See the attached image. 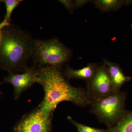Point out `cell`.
<instances>
[{"label":"cell","mask_w":132,"mask_h":132,"mask_svg":"<svg viewBox=\"0 0 132 132\" xmlns=\"http://www.w3.org/2000/svg\"><path fill=\"white\" fill-rule=\"evenodd\" d=\"M93 2L95 7L102 12H109L117 10L125 2L117 0H97Z\"/></svg>","instance_id":"obj_11"},{"label":"cell","mask_w":132,"mask_h":132,"mask_svg":"<svg viewBox=\"0 0 132 132\" xmlns=\"http://www.w3.org/2000/svg\"><path fill=\"white\" fill-rule=\"evenodd\" d=\"M22 1V0H2V2L5 3L6 7L5 19L10 23L11 21V15L13 11Z\"/></svg>","instance_id":"obj_13"},{"label":"cell","mask_w":132,"mask_h":132,"mask_svg":"<svg viewBox=\"0 0 132 132\" xmlns=\"http://www.w3.org/2000/svg\"><path fill=\"white\" fill-rule=\"evenodd\" d=\"M53 114L40 112L37 108L22 117L14 132H51Z\"/></svg>","instance_id":"obj_5"},{"label":"cell","mask_w":132,"mask_h":132,"mask_svg":"<svg viewBox=\"0 0 132 132\" xmlns=\"http://www.w3.org/2000/svg\"><path fill=\"white\" fill-rule=\"evenodd\" d=\"M126 95L124 92L113 93L92 102L91 111L100 121L109 128L115 125L126 112Z\"/></svg>","instance_id":"obj_4"},{"label":"cell","mask_w":132,"mask_h":132,"mask_svg":"<svg viewBox=\"0 0 132 132\" xmlns=\"http://www.w3.org/2000/svg\"><path fill=\"white\" fill-rule=\"evenodd\" d=\"M2 0H0V3H2Z\"/></svg>","instance_id":"obj_18"},{"label":"cell","mask_w":132,"mask_h":132,"mask_svg":"<svg viewBox=\"0 0 132 132\" xmlns=\"http://www.w3.org/2000/svg\"><path fill=\"white\" fill-rule=\"evenodd\" d=\"M68 120L76 127L78 132H108L107 130L91 127L78 123L71 116L67 117Z\"/></svg>","instance_id":"obj_12"},{"label":"cell","mask_w":132,"mask_h":132,"mask_svg":"<svg viewBox=\"0 0 132 132\" xmlns=\"http://www.w3.org/2000/svg\"><path fill=\"white\" fill-rule=\"evenodd\" d=\"M34 40L29 33L10 24L2 31L0 69L9 73L24 72L29 67Z\"/></svg>","instance_id":"obj_2"},{"label":"cell","mask_w":132,"mask_h":132,"mask_svg":"<svg viewBox=\"0 0 132 132\" xmlns=\"http://www.w3.org/2000/svg\"><path fill=\"white\" fill-rule=\"evenodd\" d=\"M99 65L96 63L89 64L82 68L75 69L67 67L63 72L68 79H78L89 81L94 75Z\"/></svg>","instance_id":"obj_9"},{"label":"cell","mask_w":132,"mask_h":132,"mask_svg":"<svg viewBox=\"0 0 132 132\" xmlns=\"http://www.w3.org/2000/svg\"><path fill=\"white\" fill-rule=\"evenodd\" d=\"M108 132H132V111H126L123 116Z\"/></svg>","instance_id":"obj_10"},{"label":"cell","mask_w":132,"mask_h":132,"mask_svg":"<svg viewBox=\"0 0 132 132\" xmlns=\"http://www.w3.org/2000/svg\"><path fill=\"white\" fill-rule=\"evenodd\" d=\"M59 2L64 5V6L71 13L73 12L74 9H75L73 1H59Z\"/></svg>","instance_id":"obj_14"},{"label":"cell","mask_w":132,"mask_h":132,"mask_svg":"<svg viewBox=\"0 0 132 132\" xmlns=\"http://www.w3.org/2000/svg\"><path fill=\"white\" fill-rule=\"evenodd\" d=\"M36 67L35 66L29 67L25 72L20 73H9L2 83L11 84L14 89L15 100H18L25 91L38 83L36 77Z\"/></svg>","instance_id":"obj_7"},{"label":"cell","mask_w":132,"mask_h":132,"mask_svg":"<svg viewBox=\"0 0 132 132\" xmlns=\"http://www.w3.org/2000/svg\"><path fill=\"white\" fill-rule=\"evenodd\" d=\"M87 1H74V5L75 8L80 7L83 5H85L86 3L88 2Z\"/></svg>","instance_id":"obj_16"},{"label":"cell","mask_w":132,"mask_h":132,"mask_svg":"<svg viewBox=\"0 0 132 132\" xmlns=\"http://www.w3.org/2000/svg\"><path fill=\"white\" fill-rule=\"evenodd\" d=\"M86 89L91 103L114 93L110 76L104 64L98 66L94 75L87 81Z\"/></svg>","instance_id":"obj_6"},{"label":"cell","mask_w":132,"mask_h":132,"mask_svg":"<svg viewBox=\"0 0 132 132\" xmlns=\"http://www.w3.org/2000/svg\"><path fill=\"white\" fill-rule=\"evenodd\" d=\"M11 23H10L6 19H4L2 22L0 23V42H1V33L2 29L5 27L9 26Z\"/></svg>","instance_id":"obj_15"},{"label":"cell","mask_w":132,"mask_h":132,"mask_svg":"<svg viewBox=\"0 0 132 132\" xmlns=\"http://www.w3.org/2000/svg\"><path fill=\"white\" fill-rule=\"evenodd\" d=\"M36 69L38 83L44 92V98L38 107L39 111L53 114L57 106L64 101L81 107L90 105L91 101L86 89L72 86L66 80L61 69L48 67Z\"/></svg>","instance_id":"obj_1"},{"label":"cell","mask_w":132,"mask_h":132,"mask_svg":"<svg viewBox=\"0 0 132 132\" xmlns=\"http://www.w3.org/2000/svg\"><path fill=\"white\" fill-rule=\"evenodd\" d=\"M110 76L114 93L120 92L121 88L126 82L130 81L131 78L127 76L118 64L109 61L106 59L104 64Z\"/></svg>","instance_id":"obj_8"},{"label":"cell","mask_w":132,"mask_h":132,"mask_svg":"<svg viewBox=\"0 0 132 132\" xmlns=\"http://www.w3.org/2000/svg\"><path fill=\"white\" fill-rule=\"evenodd\" d=\"M72 51L56 38L34 40L31 59L36 67L61 69L71 59Z\"/></svg>","instance_id":"obj_3"},{"label":"cell","mask_w":132,"mask_h":132,"mask_svg":"<svg viewBox=\"0 0 132 132\" xmlns=\"http://www.w3.org/2000/svg\"><path fill=\"white\" fill-rule=\"evenodd\" d=\"M2 92H1V90H0V96H2Z\"/></svg>","instance_id":"obj_17"}]
</instances>
